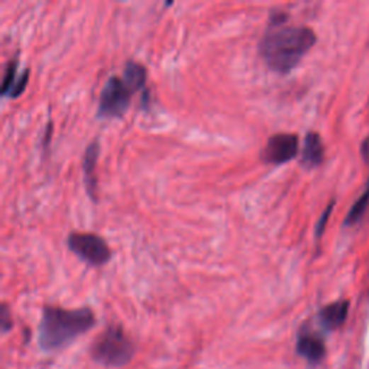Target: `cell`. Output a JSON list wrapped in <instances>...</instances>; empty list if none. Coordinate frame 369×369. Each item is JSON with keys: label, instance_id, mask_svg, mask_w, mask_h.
<instances>
[{"label": "cell", "instance_id": "cell-1", "mask_svg": "<svg viewBox=\"0 0 369 369\" xmlns=\"http://www.w3.org/2000/svg\"><path fill=\"white\" fill-rule=\"evenodd\" d=\"M314 44L316 33L307 26H273L260 39L259 52L270 69L289 74Z\"/></svg>", "mask_w": 369, "mask_h": 369}, {"label": "cell", "instance_id": "cell-2", "mask_svg": "<svg viewBox=\"0 0 369 369\" xmlns=\"http://www.w3.org/2000/svg\"><path fill=\"white\" fill-rule=\"evenodd\" d=\"M96 323L97 317L90 307L64 309L45 306L38 326V345L48 353L61 351L90 332Z\"/></svg>", "mask_w": 369, "mask_h": 369}, {"label": "cell", "instance_id": "cell-3", "mask_svg": "<svg viewBox=\"0 0 369 369\" xmlns=\"http://www.w3.org/2000/svg\"><path fill=\"white\" fill-rule=\"evenodd\" d=\"M90 355L103 366L121 368L135 358L136 345L120 324H110L91 345Z\"/></svg>", "mask_w": 369, "mask_h": 369}, {"label": "cell", "instance_id": "cell-4", "mask_svg": "<svg viewBox=\"0 0 369 369\" xmlns=\"http://www.w3.org/2000/svg\"><path fill=\"white\" fill-rule=\"evenodd\" d=\"M67 244L76 257L93 267L106 266L113 257L106 239L93 232H71Z\"/></svg>", "mask_w": 369, "mask_h": 369}, {"label": "cell", "instance_id": "cell-5", "mask_svg": "<svg viewBox=\"0 0 369 369\" xmlns=\"http://www.w3.org/2000/svg\"><path fill=\"white\" fill-rule=\"evenodd\" d=\"M133 91L118 76H110L101 91L97 115L100 118H121L132 104Z\"/></svg>", "mask_w": 369, "mask_h": 369}, {"label": "cell", "instance_id": "cell-6", "mask_svg": "<svg viewBox=\"0 0 369 369\" xmlns=\"http://www.w3.org/2000/svg\"><path fill=\"white\" fill-rule=\"evenodd\" d=\"M299 153V137L293 133H277L267 140L261 150V160L266 165H284Z\"/></svg>", "mask_w": 369, "mask_h": 369}, {"label": "cell", "instance_id": "cell-7", "mask_svg": "<svg viewBox=\"0 0 369 369\" xmlns=\"http://www.w3.org/2000/svg\"><path fill=\"white\" fill-rule=\"evenodd\" d=\"M296 352L309 363L317 365L326 356V345L317 334L303 329L296 341Z\"/></svg>", "mask_w": 369, "mask_h": 369}, {"label": "cell", "instance_id": "cell-8", "mask_svg": "<svg viewBox=\"0 0 369 369\" xmlns=\"http://www.w3.org/2000/svg\"><path fill=\"white\" fill-rule=\"evenodd\" d=\"M98 156H100V142L93 140L89 147L86 149L84 157H83V172H84V183L86 191L91 200H98V183H97V165H98Z\"/></svg>", "mask_w": 369, "mask_h": 369}, {"label": "cell", "instance_id": "cell-9", "mask_svg": "<svg viewBox=\"0 0 369 369\" xmlns=\"http://www.w3.org/2000/svg\"><path fill=\"white\" fill-rule=\"evenodd\" d=\"M349 312V302L339 300L320 309L317 319L324 331H336L345 323Z\"/></svg>", "mask_w": 369, "mask_h": 369}, {"label": "cell", "instance_id": "cell-10", "mask_svg": "<svg viewBox=\"0 0 369 369\" xmlns=\"http://www.w3.org/2000/svg\"><path fill=\"white\" fill-rule=\"evenodd\" d=\"M324 159V147L322 137L316 132H309L305 137L302 150V166L306 169H314L322 165Z\"/></svg>", "mask_w": 369, "mask_h": 369}, {"label": "cell", "instance_id": "cell-11", "mask_svg": "<svg viewBox=\"0 0 369 369\" xmlns=\"http://www.w3.org/2000/svg\"><path fill=\"white\" fill-rule=\"evenodd\" d=\"M123 79L129 86V89L136 93L142 91L146 87V79H147V69L136 61H127L125 74H123Z\"/></svg>", "mask_w": 369, "mask_h": 369}, {"label": "cell", "instance_id": "cell-12", "mask_svg": "<svg viewBox=\"0 0 369 369\" xmlns=\"http://www.w3.org/2000/svg\"><path fill=\"white\" fill-rule=\"evenodd\" d=\"M368 207H369V179H368V183H366L363 193L361 195V198L352 205V208L349 210V212L345 218V225L351 227V225L358 224L361 221V218L363 217V214L366 212Z\"/></svg>", "mask_w": 369, "mask_h": 369}, {"label": "cell", "instance_id": "cell-13", "mask_svg": "<svg viewBox=\"0 0 369 369\" xmlns=\"http://www.w3.org/2000/svg\"><path fill=\"white\" fill-rule=\"evenodd\" d=\"M16 71H18V61L13 59V61L9 62V65L6 68V72H5V76H4V87H2L4 96H9L11 90L13 89L15 83L18 81Z\"/></svg>", "mask_w": 369, "mask_h": 369}, {"label": "cell", "instance_id": "cell-14", "mask_svg": "<svg viewBox=\"0 0 369 369\" xmlns=\"http://www.w3.org/2000/svg\"><path fill=\"white\" fill-rule=\"evenodd\" d=\"M28 79H29V69H25V71L19 75L18 81L15 83V86H13V89L11 90V93H9L8 97H11V98H18L19 96H22L23 91L26 90Z\"/></svg>", "mask_w": 369, "mask_h": 369}, {"label": "cell", "instance_id": "cell-15", "mask_svg": "<svg viewBox=\"0 0 369 369\" xmlns=\"http://www.w3.org/2000/svg\"><path fill=\"white\" fill-rule=\"evenodd\" d=\"M334 207H335V200H332L329 205H327L326 207V210H324V212L322 214V217H320V220L317 221V224H316V238H320L322 235H323V232H324V229H326V225H327V221H329V217H331V214H332V211H334Z\"/></svg>", "mask_w": 369, "mask_h": 369}, {"label": "cell", "instance_id": "cell-16", "mask_svg": "<svg viewBox=\"0 0 369 369\" xmlns=\"http://www.w3.org/2000/svg\"><path fill=\"white\" fill-rule=\"evenodd\" d=\"M0 327H2V334H8L13 327V319L12 313L6 303L2 305V312H0Z\"/></svg>", "mask_w": 369, "mask_h": 369}]
</instances>
